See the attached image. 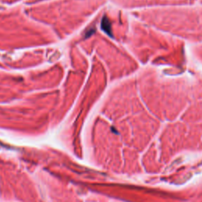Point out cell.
Returning <instances> with one entry per match:
<instances>
[{
	"label": "cell",
	"instance_id": "cell-1",
	"mask_svg": "<svg viewBox=\"0 0 202 202\" xmlns=\"http://www.w3.org/2000/svg\"><path fill=\"white\" fill-rule=\"evenodd\" d=\"M101 27H102L103 30H104L108 35L111 36V25H110V23H109V21L107 20V18H103L102 23H101Z\"/></svg>",
	"mask_w": 202,
	"mask_h": 202
}]
</instances>
